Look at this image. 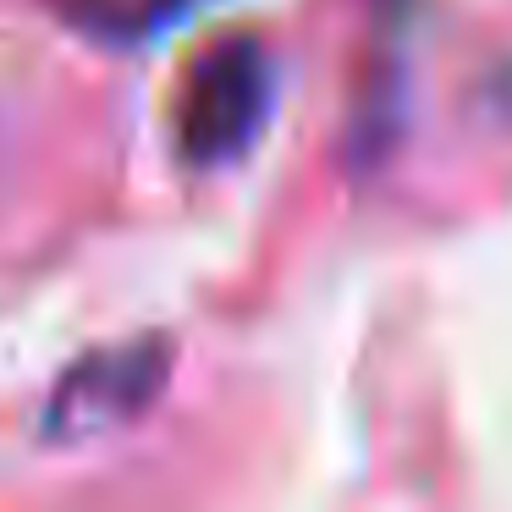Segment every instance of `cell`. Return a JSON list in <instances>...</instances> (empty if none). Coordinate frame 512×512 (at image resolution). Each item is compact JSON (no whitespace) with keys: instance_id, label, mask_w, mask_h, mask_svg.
Listing matches in <instances>:
<instances>
[{"instance_id":"7a4b0ae2","label":"cell","mask_w":512,"mask_h":512,"mask_svg":"<svg viewBox=\"0 0 512 512\" xmlns=\"http://www.w3.org/2000/svg\"><path fill=\"white\" fill-rule=\"evenodd\" d=\"M166 375L171 342H160V336L100 347L61 375L56 397L45 408V435L50 441H94V435L127 430L155 408V397L166 391Z\"/></svg>"},{"instance_id":"3957f363","label":"cell","mask_w":512,"mask_h":512,"mask_svg":"<svg viewBox=\"0 0 512 512\" xmlns=\"http://www.w3.org/2000/svg\"><path fill=\"white\" fill-rule=\"evenodd\" d=\"M204 0H56L61 23L72 34L94 39V45L133 50L160 39L166 28H177L182 17H193Z\"/></svg>"},{"instance_id":"6da1fadb","label":"cell","mask_w":512,"mask_h":512,"mask_svg":"<svg viewBox=\"0 0 512 512\" xmlns=\"http://www.w3.org/2000/svg\"><path fill=\"white\" fill-rule=\"evenodd\" d=\"M276 100V72L259 39H221L204 50L177 105V144L193 166H226L259 138Z\"/></svg>"}]
</instances>
